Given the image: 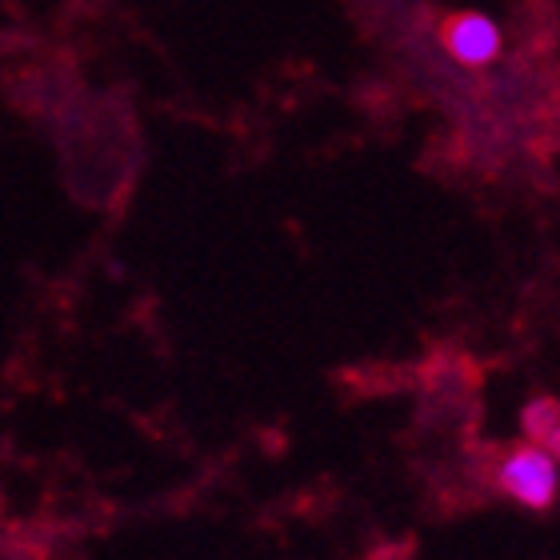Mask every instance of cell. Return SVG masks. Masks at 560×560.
<instances>
[{
	"instance_id": "2",
	"label": "cell",
	"mask_w": 560,
	"mask_h": 560,
	"mask_svg": "<svg viewBox=\"0 0 560 560\" xmlns=\"http://www.w3.org/2000/svg\"><path fill=\"white\" fill-rule=\"evenodd\" d=\"M441 45L456 65L480 69V65H492V60L501 57L504 36H501V28H497V21L485 16V12H456V16L444 21Z\"/></svg>"
},
{
	"instance_id": "1",
	"label": "cell",
	"mask_w": 560,
	"mask_h": 560,
	"mask_svg": "<svg viewBox=\"0 0 560 560\" xmlns=\"http://www.w3.org/2000/svg\"><path fill=\"white\" fill-rule=\"evenodd\" d=\"M497 485L525 509H552L560 492V460L540 444H521L501 460Z\"/></svg>"
},
{
	"instance_id": "3",
	"label": "cell",
	"mask_w": 560,
	"mask_h": 560,
	"mask_svg": "<svg viewBox=\"0 0 560 560\" xmlns=\"http://www.w3.org/2000/svg\"><path fill=\"white\" fill-rule=\"evenodd\" d=\"M525 432L528 441L540 444L545 453L560 460V405L557 400H533L525 409Z\"/></svg>"
}]
</instances>
